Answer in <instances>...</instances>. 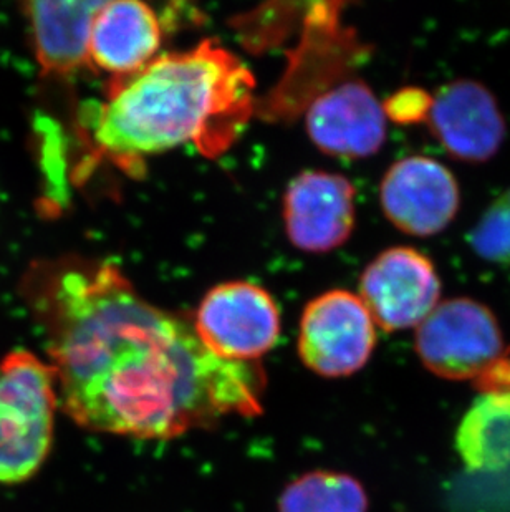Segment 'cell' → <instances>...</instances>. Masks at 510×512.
Returning a JSON list of instances; mask_svg holds the SVG:
<instances>
[{
	"label": "cell",
	"instance_id": "1",
	"mask_svg": "<svg viewBox=\"0 0 510 512\" xmlns=\"http://www.w3.org/2000/svg\"><path fill=\"white\" fill-rule=\"evenodd\" d=\"M25 295L44 330L58 405L85 430L171 440L262 411L259 363L214 355L193 320L143 299L113 262L34 266Z\"/></svg>",
	"mask_w": 510,
	"mask_h": 512
},
{
	"label": "cell",
	"instance_id": "2",
	"mask_svg": "<svg viewBox=\"0 0 510 512\" xmlns=\"http://www.w3.org/2000/svg\"><path fill=\"white\" fill-rule=\"evenodd\" d=\"M255 80L244 63L204 40L196 49L153 58L115 78L105 102L88 110V135L98 153L120 166L183 145L219 156L254 112Z\"/></svg>",
	"mask_w": 510,
	"mask_h": 512
},
{
	"label": "cell",
	"instance_id": "3",
	"mask_svg": "<svg viewBox=\"0 0 510 512\" xmlns=\"http://www.w3.org/2000/svg\"><path fill=\"white\" fill-rule=\"evenodd\" d=\"M58 408L49 362L14 350L0 362V484H20L49 458Z\"/></svg>",
	"mask_w": 510,
	"mask_h": 512
},
{
	"label": "cell",
	"instance_id": "4",
	"mask_svg": "<svg viewBox=\"0 0 510 512\" xmlns=\"http://www.w3.org/2000/svg\"><path fill=\"white\" fill-rule=\"evenodd\" d=\"M416 353L429 372L446 380L476 382L506 350L501 324L471 297L443 300L416 327Z\"/></svg>",
	"mask_w": 510,
	"mask_h": 512
},
{
	"label": "cell",
	"instance_id": "5",
	"mask_svg": "<svg viewBox=\"0 0 510 512\" xmlns=\"http://www.w3.org/2000/svg\"><path fill=\"white\" fill-rule=\"evenodd\" d=\"M194 330L209 350L229 362L257 363L280 335V312L267 290L251 282H226L207 292Z\"/></svg>",
	"mask_w": 510,
	"mask_h": 512
},
{
	"label": "cell",
	"instance_id": "6",
	"mask_svg": "<svg viewBox=\"0 0 510 512\" xmlns=\"http://www.w3.org/2000/svg\"><path fill=\"white\" fill-rule=\"evenodd\" d=\"M376 324L360 295L330 290L305 307L299 355L305 367L327 378L350 377L370 360Z\"/></svg>",
	"mask_w": 510,
	"mask_h": 512
},
{
	"label": "cell",
	"instance_id": "7",
	"mask_svg": "<svg viewBox=\"0 0 510 512\" xmlns=\"http://www.w3.org/2000/svg\"><path fill=\"white\" fill-rule=\"evenodd\" d=\"M360 299L380 329H413L438 307L441 279L418 249L391 247L363 272Z\"/></svg>",
	"mask_w": 510,
	"mask_h": 512
},
{
	"label": "cell",
	"instance_id": "8",
	"mask_svg": "<svg viewBox=\"0 0 510 512\" xmlns=\"http://www.w3.org/2000/svg\"><path fill=\"white\" fill-rule=\"evenodd\" d=\"M426 121L446 153L469 165L491 161L506 141V116L496 95L472 78L439 88Z\"/></svg>",
	"mask_w": 510,
	"mask_h": 512
},
{
	"label": "cell",
	"instance_id": "9",
	"mask_svg": "<svg viewBox=\"0 0 510 512\" xmlns=\"http://www.w3.org/2000/svg\"><path fill=\"white\" fill-rule=\"evenodd\" d=\"M381 208L409 236L429 237L448 228L461 208L458 179L428 156L396 161L381 181Z\"/></svg>",
	"mask_w": 510,
	"mask_h": 512
},
{
	"label": "cell",
	"instance_id": "10",
	"mask_svg": "<svg viewBox=\"0 0 510 512\" xmlns=\"http://www.w3.org/2000/svg\"><path fill=\"white\" fill-rule=\"evenodd\" d=\"M284 221L300 251H333L355 226V188L342 174L305 171L285 191Z\"/></svg>",
	"mask_w": 510,
	"mask_h": 512
},
{
	"label": "cell",
	"instance_id": "11",
	"mask_svg": "<svg viewBox=\"0 0 510 512\" xmlns=\"http://www.w3.org/2000/svg\"><path fill=\"white\" fill-rule=\"evenodd\" d=\"M386 116L385 108L365 83H342L308 108V135L328 155L368 158L385 143Z\"/></svg>",
	"mask_w": 510,
	"mask_h": 512
},
{
	"label": "cell",
	"instance_id": "12",
	"mask_svg": "<svg viewBox=\"0 0 510 512\" xmlns=\"http://www.w3.org/2000/svg\"><path fill=\"white\" fill-rule=\"evenodd\" d=\"M161 45V24L143 2H103L93 19L88 63L115 78L138 72Z\"/></svg>",
	"mask_w": 510,
	"mask_h": 512
},
{
	"label": "cell",
	"instance_id": "13",
	"mask_svg": "<svg viewBox=\"0 0 510 512\" xmlns=\"http://www.w3.org/2000/svg\"><path fill=\"white\" fill-rule=\"evenodd\" d=\"M103 2H32L27 5L35 54L47 73H72L88 63L95 15Z\"/></svg>",
	"mask_w": 510,
	"mask_h": 512
},
{
	"label": "cell",
	"instance_id": "14",
	"mask_svg": "<svg viewBox=\"0 0 510 512\" xmlns=\"http://www.w3.org/2000/svg\"><path fill=\"white\" fill-rule=\"evenodd\" d=\"M459 456L471 471H499L510 464V393L481 395L456 435Z\"/></svg>",
	"mask_w": 510,
	"mask_h": 512
},
{
	"label": "cell",
	"instance_id": "15",
	"mask_svg": "<svg viewBox=\"0 0 510 512\" xmlns=\"http://www.w3.org/2000/svg\"><path fill=\"white\" fill-rule=\"evenodd\" d=\"M368 504V494L357 478L317 469L285 486L279 512H366Z\"/></svg>",
	"mask_w": 510,
	"mask_h": 512
},
{
	"label": "cell",
	"instance_id": "16",
	"mask_svg": "<svg viewBox=\"0 0 510 512\" xmlns=\"http://www.w3.org/2000/svg\"><path fill=\"white\" fill-rule=\"evenodd\" d=\"M469 244L484 261L510 269V204L502 194L469 232Z\"/></svg>",
	"mask_w": 510,
	"mask_h": 512
},
{
	"label": "cell",
	"instance_id": "17",
	"mask_svg": "<svg viewBox=\"0 0 510 512\" xmlns=\"http://www.w3.org/2000/svg\"><path fill=\"white\" fill-rule=\"evenodd\" d=\"M431 102L433 97H429L428 93L418 88H408L391 100L386 115H391L395 120L405 121V123L426 120Z\"/></svg>",
	"mask_w": 510,
	"mask_h": 512
},
{
	"label": "cell",
	"instance_id": "18",
	"mask_svg": "<svg viewBox=\"0 0 510 512\" xmlns=\"http://www.w3.org/2000/svg\"><path fill=\"white\" fill-rule=\"evenodd\" d=\"M474 383L481 390V395L510 393V348H506L501 357L497 358Z\"/></svg>",
	"mask_w": 510,
	"mask_h": 512
},
{
	"label": "cell",
	"instance_id": "19",
	"mask_svg": "<svg viewBox=\"0 0 510 512\" xmlns=\"http://www.w3.org/2000/svg\"><path fill=\"white\" fill-rule=\"evenodd\" d=\"M507 199V203L510 204V189H507L506 193L502 194Z\"/></svg>",
	"mask_w": 510,
	"mask_h": 512
}]
</instances>
